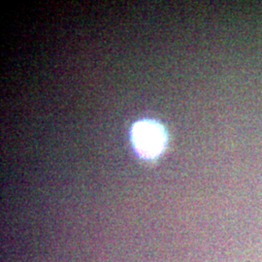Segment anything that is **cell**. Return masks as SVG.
<instances>
[{"label": "cell", "instance_id": "cell-1", "mask_svg": "<svg viewBox=\"0 0 262 262\" xmlns=\"http://www.w3.org/2000/svg\"><path fill=\"white\" fill-rule=\"evenodd\" d=\"M130 141L141 159H158L165 150L168 135L165 127L155 120H141L135 122L130 130Z\"/></svg>", "mask_w": 262, "mask_h": 262}]
</instances>
